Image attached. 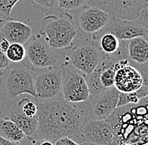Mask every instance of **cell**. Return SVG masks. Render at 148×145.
Listing matches in <instances>:
<instances>
[{
  "label": "cell",
  "mask_w": 148,
  "mask_h": 145,
  "mask_svg": "<svg viewBox=\"0 0 148 145\" xmlns=\"http://www.w3.org/2000/svg\"><path fill=\"white\" fill-rule=\"evenodd\" d=\"M110 16L96 7L88 6L81 12L77 24L79 29L85 34L93 35L100 31L109 22Z\"/></svg>",
  "instance_id": "obj_14"
},
{
  "label": "cell",
  "mask_w": 148,
  "mask_h": 145,
  "mask_svg": "<svg viewBox=\"0 0 148 145\" xmlns=\"http://www.w3.org/2000/svg\"><path fill=\"white\" fill-rule=\"evenodd\" d=\"M9 119L13 121L25 133L27 138H33L37 136L38 127V118L37 116L29 118L22 113L18 107L14 108L10 111Z\"/></svg>",
  "instance_id": "obj_18"
},
{
  "label": "cell",
  "mask_w": 148,
  "mask_h": 145,
  "mask_svg": "<svg viewBox=\"0 0 148 145\" xmlns=\"http://www.w3.org/2000/svg\"><path fill=\"white\" fill-rule=\"evenodd\" d=\"M103 55L97 41L92 39L73 50L68 63L84 76H88L100 63Z\"/></svg>",
  "instance_id": "obj_6"
},
{
  "label": "cell",
  "mask_w": 148,
  "mask_h": 145,
  "mask_svg": "<svg viewBox=\"0 0 148 145\" xmlns=\"http://www.w3.org/2000/svg\"><path fill=\"white\" fill-rule=\"evenodd\" d=\"M0 145H21L19 143H16L14 141H11L8 138L0 135Z\"/></svg>",
  "instance_id": "obj_31"
},
{
  "label": "cell",
  "mask_w": 148,
  "mask_h": 145,
  "mask_svg": "<svg viewBox=\"0 0 148 145\" xmlns=\"http://www.w3.org/2000/svg\"><path fill=\"white\" fill-rule=\"evenodd\" d=\"M32 35V29L29 25L15 20H6L0 29V37L9 43L25 44Z\"/></svg>",
  "instance_id": "obj_16"
},
{
  "label": "cell",
  "mask_w": 148,
  "mask_h": 145,
  "mask_svg": "<svg viewBox=\"0 0 148 145\" xmlns=\"http://www.w3.org/2000/svg\"><path fill=\"white\" fill-rule=\"evenodd\" d=\"M61 69L62 98L72 104L88 102L91 96L85 76L68 62H63Z\"/></svg>",
  "instance_id": "obj_4"
},
{
  "label": "cell",
  "mask_w": 148,
  "mask_h": 145,
  "mask_svg": "<svg viewBox=\"0 0 148 145\" xmlns=\"http://www.w3.org/2000/svg\"><path fill=\"white\" fill-rule=\"evenodd\" d=\"M146 30L140 26L136 20H126L110 17L109 22L100 31L92 35V37L98 36L104 33H110L116 36L120 40H129L138 36L145 37Z\"/></svg>",
  "instance_id": "obj_12"
},
{
  "label": "cell",
  "mask_w": 148,
  "mask_h": 145,
  "mask_svg": "<svg viewBox=\"0 0 148 145\" xmlns=\"http://www.w3.org/2000/svg\"><path fill=\"white\" fill-rule=\"evenodd\" d=\"M25 50L28 60L34 67L40 69L57 67L59 61L54 50L48 46L46 40L42 39L40 36L35 37L30 40Z\"/></svg>",
  "instance_id": "obj_10"
},
{
  "label": "cell",
  "mask_w": 148,
  "mask_h": 145,
  "mask_svg": "<svg viewBox=\"0 0 148 145\" xmlns=\"http://www.w3.org/2000/svg\"><path fill=\"white\" fill-rule=\"evenodd\" d=\"M3 89L10 98H15L23 94H29L37 98L32 71L24 65L14 66L9 71L5 78Z\"/></svg>",
  "instance_id": "obj_5"
},
{
  "label": "cell",
  "mask_w": 148,
  "mask_h": 145,
  "mask_svg": "<svg viewBox=\"0 0 148 145\" xmlns=\"http://www.w3.org/2000/svg\"><path fill=\"white\" fill-rule=\"evenodd\" d=\"M59 0H33V2L41 9L52 11L57 8Z\"/></svg>",
  "instance_id": "obj_26"
},
{
  "label": "cell",
  "mask_w": 148,
  "mask_h": 145,
  "mask_svg": "<svg viewBox=\"0 0 148 145\" xmlns=\"http://www.w3.org/2000/svg\"><path fill=\"white\" fill-rule=\"evenodd\" d=\"M106 120L114 130L115 145H148V96L116 108Z\"/></svg>",
  "instance_id": "obj_2"
},
{
  "label": "cell",
  "mask_w": 148,
  "mask_h": 145,
  "mask_svg": "<svg viewBox=\"0 0 148 145\" xmlns=\"http://www.w3.org/2000/svg\"><path fill=\"white\" fill-rule=\"evenodd\" d=\"M88 0H59L57 8L62 10L73 11L82 9L87 4Z\"/></svg>",
  "instance_id": "obj_24"
},
{
  "label": "cell",
  "mask_w": 148,
  "mask_h": 145,
  "mask_svg": "<svg viewBox=\"0 0 148 145\" xmlns=\"http://www.w3.org/2000/svg\"><path fill=\"white\" fill-rule=\"evenodd\" d=\"M147 0H88L87 5L96 7L110 17L136 20Z\"/></svg>",
  "instance_id": "obj_7"
},
{
  "label": "cell",
  "mask_w": 148,
  "mask_h": 145,
  "mask_svg": "<svg viewBox=\"0 0 148 145\" xmlns=\"http://www.w3.org/2000/svg\"><path fill=\"white\" fill-rule=\"evenodd\" d=\"M136 22L145 29H148V0L143 4Z\"/></svg>",
  "instance_id": "obj_25"
},
{
  "label": "cell",
  "mask_w": 148,
  "mask_h": 145,
  "mask_svg": "<svg viewBox=\"0 0 148 145\" xmlns=\"http://www.w3.org/2000/svg\"><path fill=\"white\" fill-rule=\"evenodd\" d=\"M138 70L142 76V86L148 91V61L142 65H137Z\"/></svg>",
  "instance_id": "obj_27"
},
{
  "label": "cell",
  "mask_w": 148,
  "mask_h": 145,
  "mask_svg": "<svg viewBox=\"0 0 148 145\" xmlns=\"http://www.w3.org/2000/svg\"><path fill=\"white\" fill-rule=\"evenodd\" d=\"M38 127L40 139L55 143L59 138L69 137L80 138L79 132L86 116L75 104L66 101L61 95L50 100L37 102Z\"/></svg>",
  "instance_id": "obj_1"
},
{
  "label": "cell",
  "mask_w": 148,
  "mask_h": 145,
  "mask_svg": "<svg viewBox=\"0 0 148 145\" xmlns=\"http://www.w3.org/2000/svg\"><path fill=\"white\" fill-rule=\"evenodd\" d=\"M92 39L97 41L101 52L104 55L114 57L119 61L129 60L126 48L127 40H120L117 37L110 33L92 37Z\"/></svg>",
  "instance_id": "obj_15"
},
{
  "label": "cell",
  "mask_w": 148,
  "mask_h": 145,
  "mask_svg": "<svg viewBox=\"0 0 148 145\" xmlns=\"http://www.w3.org/2000/svg\"><path fill=\"white\" fill-rule=\"evenodd\" d=\"M27 138V137H26ZM28 138V141L27 144L25 145H38V137L36 138H35V137H33V138Z\"/></svg>",
  "instance_id": "obj_32"
},
{
  "label": "cell",
  "mask_w": 148,
  "mask_h": 145,
  "mask_svg": "<svg viewBox=\"0 0 148 145\" xmlns=\"http://www.w3.org/2000/svg\"><path fill=\"white\" fill-rule=\"evenodd\" d=\"M9 64H10V61L7 58L5 53L0 50V77L3 76L4 71L9 67Z\"/></svg>",
  "instance_id": "obj_28"
},
{
  "label": "cell",
  "mask_w": 148,
  "mask_h": 145,
  "mask_svg": "<svg viewBox=\"0 0 148 145\" xmlns=\"http://www.w3.org/2000/svg\"><path fill=\"white\" fill-rule=\"evenodd\" d=\"M91 145H92V144H91Z\"/></svg>",
  "instance_id": "obj_37"
},
{
  "label": "cell",
  "mask_w": 148,
  "mask_h": 145,
  "mask_svg": "<svg viewBox=\"0 0 148 145\" xmlns=\"http://www.w3.org/2000/svg\"><path fill=\"white\" fill-rule=\"evenodd\" d=\"M36 97L40 100L55 98L62 91V69L51 67L50 70L40 72L35 79Z\"/></svg>",
  "instance_id": "obj_11"
},
{
  "label": "cell",
  "mask_w": 148,
  "mask_h": 145,
  "mask_svg": "<svg viewBox=\"0 0 148 145\" xmlns=\"http://www.w3.org/2000/svg\"><path fill=\"white\" fill-rule=\"evenodd\" d=\"M128 59L137 65L148 61V41L143 36L132 38L126 44Z\"/></svg>",
  "instance_id": "obj_17"
},
{
  "label": "cell",
  "mask_w": 148,
  "mask_h": 145,
  "mask_svg": "<svg viewBox=\"0 0 148 145\" xmlns=\"http://www.w3.org/2000/svg\"><path fill=\"white\" fill-rule=\"evenodd\" d=\"M142 86V76L137 68L130 65L128 60H121L116 70L114 86L124 93L133 92Z\"/></svg>",
  "instance_id": "obj_13"
},
{
  "label": "cell",
  "mask_w": 148,
  "mask_h": 145,
  "mask_svg": "<svg viewBox=\"0 0 148 145\" xmlns=\"http://www.w3.org/2000/svg\"><path fill=\"white\" fill-rule=\"evenodd\" d=\"M147 96H148V91L143 86H140L138 90L133 92H128V93L120 92L119 99L117 102V108L127 105V104L136 103L140 100L142 99L143 97Z\"/></svg>",
  "instance_id": "obj_20"
},
{
  "label": "cell",
  "mask_w": 148,
  "mask_h": 145,
  "mask_svg": "<svg viewBox=\"0 0 148 145\" xmlns=\"http://www.w3.org/2000/svg\"><path fill=\"white\" fill-rule=\"evenodd\" d=\"M5 54L10 62L20 63L26 56V50L24 45L19 43H11Z\"/></svg>",
  "instance_id": "obj_21"
},
{
  "label": "cell",
  "mask_w": 148,
  "mask_h": 145,
  "mask_svg": "<svg viewBox=\"0 0 148 145\" xmlns=\"http://www.w3.org/2000/svg\"><path fill=\"white\" fill-rule=\"evenodd\" d=\"M40 35L51 49L62 50L73 46L78 33L72 17L67 14H62L60 16L49 15L45 17Z\"/></svg>",
  "instance_id": "obj_3"
},
{
  "label": "cell",
  "mask_w": 148,
  "mask_h": 145,
  "mask_svg": "<svg viewBox=\"0 0 148 145\" xmlns=\"http://www.w3.org/2000/svg\"><path fill=\"white\" fill-rule=\"evenodd\" d=\"M20 0H0V19L11 20V11Z\"/></svg>",
  "instance_id": "obj_23"
},
{
  "label": "cell",
  "mask_w": 148,
  "mask_h": 145,
  "mask_svg": "<svg viewBox=\"0 0 148 145\" xmlns=\"http://www.w3.org/2000/svg\"><path fill=\"white\" fill-rule=\"evenodd\" d=\"M55 145H81L79 144L77 142H76L73 138H69V137H63L62 138H59L58 140H56L55 143Z\"/></svg>",
  "instance_id": "obj_29"
},
{
  "label": "cell",
  "mask_w": 148,
  "mask_h": 145,
  "mask_svg": "<svg viewBox=\"0 0 148 145\" xmlns=\"http://www.w3.org/2000/svg\"><path fill=\"white\" fill-rule=\"evenodd\" d=\"M119 93L120 91L112 86L97 96L91 97L86 118L91 120H106L117 108Z\"/></svg>",
  "instance_id": "obj_9"
},
{
  "label": "cell",
  "mask_w": 148,
  "mask_h": 145,
  "mask_svg": "<svg viewBox=\"0 0 148 145\" xmlns=\"http://www.w3.org/2000/svg\"><path fill=\"white\" fill-rule=\"evenodd\" d=\"M9 46H10V43L6 39H4L3 37H0V50L1 51L5 53V51L8 50Z\"/></svg>",
  "instance_id": "obj_30"
},
{
  "label": "cell",
  "mask_w": 148,
  "mask_h": 145,
  "mask_svg": "<svg viewBox=\"0 0 148 145\" xmlns=\"http://www.w3.org/2000/svg\"><path fill=\"white\" fill-rule=\"evenodd\" d=\"M81 145H91V144H87V143H83V144H82Z\"/></svg>",
  "instance_id": "obj_36"
},
{
  "label": "cell",
  "mask_w": 148,
  "mask_h": 145,
  "mask_svg": "<svg viewBox=\"0 0 148 145\" xmlns=\"http://www.w3.org/2000/svg\"><path fill=\"white\" fill-rule=\"evenodd\" d=\"M83 143L92 145H115L114 133L107 120H91L85 118L79 132Z\"/></svg>",
  "instance_id": "obj_8"
},
{
  "label": "cell",
  "mask_w": 148,
  "mask_h": 145,
  "mask_svg": "<svg viewBox=\"0 0 148 145\" xmlns=\"http://www.w3.org/2000/svg\"><path fill=\"white\" fill-rule=\"evenodd\" d=\"M145 38H146V39L148 41V29L146 30V34H145Z\"/></svg>",
  "instance_id": "obj_34"
},
{
  "label": "cell",
  "mask_w": 148,
  "mask_h": 145,
  "mask_svg": "<svg viewBox=\"0 0 148 145\" xmlns=\"http://www.w3.org/2000/svg\"><path fill=\"white\" fill-rule=\"evenodd\" d=\"M17 107L22 112V113L27 117L33 118L37 116V112H38L37 104L34 101H31L30 100L26 98L20 100L17 103Z\"/></svg>",
  "instance_id": "obj_22"
},
{
  "label": "cell",
  "mask_w": 148,
  "mask_h": 145,
  "mask_svg": "<svg viewBox=\"0 0 148 145\" xmlns=\"http://www.w3.org/2000/svg\"><path fill=\"white\" fill-rule=\"evenodd\" d=\"M38 145H55L54 143L49 141V140H45V139H38Z\"/></svg>",
  "instance_id": "obj_33"
},
{
  "label": "cell",
  "mask_w": 148,
  "mask_h": 145,
  "mask_svg": "<svg viewBox=\"0 0 148 145\" xmlns=\"http://www.w3.org/2000/svg\"><path fill=\"white\" fill-rule=\"evenodd\" d=\"M0 135L16 143H21L26 138L23 131L9 118L0 119Z\"/></svg>",
  "instance_id": "obj_19"
},
{
  "label": "cell",
  "mask_w": 148,
  "mask_h": 145,
  "mask_svg": "<svg viewBox=\"0 0 148 145\" xmlns=\"http://www.w3.org/2000/svg\"><path fill=\"white\" fill-rule=\"evenodd\" d=\"M120 145H131V144H129V143H122V144Z\"/></svg>",
  "instance_id": "obj_35"
}]
</instances>
